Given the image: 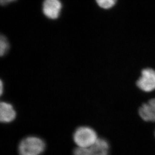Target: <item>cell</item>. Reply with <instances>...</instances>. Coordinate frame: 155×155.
<instances>
[{
	"label": "cell",
	"instance_id": "2",
	"mask_svg": "<svg viewBox=\"0 0 155 155\" xmlns=\"http://www.w3.org/2000/svg\"><path fill=\"white\" fill-rule=\"evenodd\" d=\"M73 139L78 147L87 148L93 145L98 138L97 133L92 128L81 127L75 130Z\"/></svg>",
	"mask_w": 155,
	"mask_h": 155
},
{
	"label": "cell",
	"instance_id": "6",
	"mask_svg": "<svg viewBox=\"0 0 155 155\" xmlns=\"http://www.w3.org/2000/svg\"><path fill=\"white\" fill-rule=\"evenodd\" d=\"M16 115L13 106L5 101H0V123H11L16 119Z\"/></svg>",
	"mask_w": 155,
	"mask_h": 155
},
{
	"label": "cell",
	"instance_id": "1",
	"mask_svg": "<svg viewBox=\"0 0 155 155\" xmlns=\"http://www.w3.org/2000/svg\"><path fill=\"white\" fill-rule=\"evenodd\" d=\"M45 141L40 137L29 136L22 139L18 146L20 155H41L45 150Z\"/></svg>",
	"mask_w": 155,
	"mask_h": 155
},
{
	"label": "cell",
	"instance_id": "10",
	"mask_svg": "<svg viewBox=\"0 0 155 155\" xmlns=\"http://www.w3.org/2000/svg\"><path fill=\"white\" fill-rule=\"evenodd\" d=\"M17 0H0V5H7Z\"/></svg>",
	"mask_w": 155,
	"mask_h": 155
},
{
	"label": "cell",
	"instance_id": "5",
	"mask_svg": "<svg viewBox=\"0 0 155 155\" xmlns=\"http://www.w3.org/2000/svg\"><path fill=\"white\" fill-rule=\"evenodd\" d=\"M62 4L60 0H45L43 4V12L47 18L55 20L60 16Z\"/></svg>",
	"mask_w": 155,
	"mask_h": 155
},
{
	"label": "cell",
	"instance_id": "9",
	"mask_svg": "<svg viewBox=\"0 0 155 155\" xmlns=\"http://www.w3.org/2000/svg\"><path fill=\"white\" fill-rule=\"evenodd\" d=\"M101 8L105 9L111 8L116 4L117 0H95Z\"/></svg>",
	"mask_w": 155,
	"mask_h": 155
},
{
	"label": "cell",
	"instance_id": "4",
	"mask_svg": "<svg viewBox=\"0 0 155 155\" xmlns=\"http://www.w3.org/2000/svg\"><path fill=\"white\" fill-rule=\"evenodd\" d=\"M137 85L145 92H150L155 89V71L151 68L144 69L141 76L137 82Z\"/></svg>",
	"mask_w": 155,
	"mask_h": 155
},
{
	"label": "cell",
	"instance_id": "11",
	"mask_svg": "<svg viewBox=\"0 0 155 155\" xmlns=\"http://www.w3.org/2000/svg\"><path fill=\"white\" fill-rule=\"evenodd\" d=\"M4 90V86L2 81L0 79V97L2 95Z\"/></svg>",
	"mask_w": 155,
	"mask_h": 155
},
{
	"label": "cell",
	"instance_id": "3",
	"mask_svg": "<svg viewBox=\"0 0 155 155\" xmlns=\"http://www.w3.org/2000/svg\"><path fill=\"white\" fill-rule=\"evenodd\" d=\"M109 146L105 140L99 139L91 146L87 148L77 147L74 155H108Z\"/></svg>",
	"mask_w": 155,
	"mask_h": 155
},
{
	"label": "cell",
	"instance_id": "7",
	"mask_svg": "<svg viewBox=\"0 0 155 155\" xmlns=\"http://www.w3.org/2000/svg\"><path fill=\"white\" fill-rule=\"evenodd\" d=\"M139 114L144 121L155 122V98L141 106L139 109Z\"/></svg>",
	"mask_w": 155,
	"mask_h": 155
},
{
	"label": "cell",
	"instance_id": "8",
	"mask_svg": "<svg viewBox=\"0 0 155 155\" xmlns=\"http://www.w3.org/2000/svg\"><path fill=\"white\" fill-rule=\"evenodd\" d=\"M10 48V44L7 38L0 35V57L5 55Z\"/></svg>",
	"mask_w": 155,
	"mask_h": 155
}]
</instances>
